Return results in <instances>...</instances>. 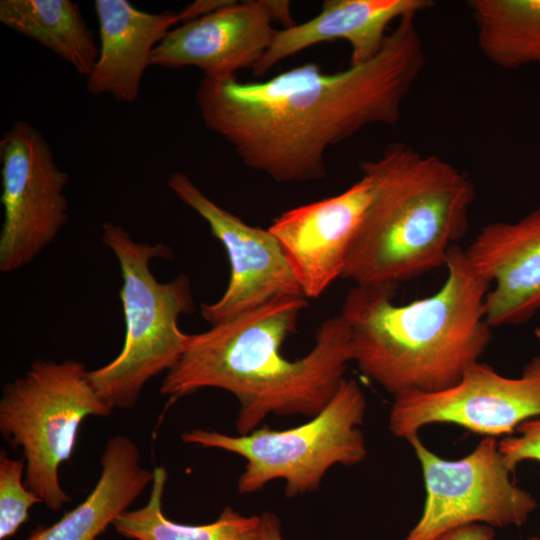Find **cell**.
Listing matches in <instances>:
<instances>
[{
  "mask_svg": "<svg viewBox=\"0 0 540 540\" xmlns=\"http://www.w3.org/2000/svg\"><path fill=\"white\" fill-rule=\"evenodd\" d=\"M416 16L399 19L375 57L343 71L306 63L260 82L203 77L200 117L247 167L277 182L324 178L330 146L370 124L399 121L426 61Z\"/></svg>",
  "mask_w": 540,
  "mask_h": 540,
  "instance_id": "1",
  "label": "cell"
},
{
  "mask_svg": "<svg viewBox=\"0 0 540 540\" xmlns=\"http://www.w3.org/2000/svg\"><path fill=\"white\" fill-rule=\"evenodd\" d=\"M307 306L305 296L275 298L190 334L185 351L166 372L161 395L172 402L204 388L232 393L240 406V435L257 429L268 415H317L345 379L354 353L350 328L340 314L321 323L305 356L284 357L282 345Z\"/></svg>",
  "mask_w": 540,
  "mask_h": 540,
  "instance_id": "2",
  "label": "cell"
},
{
  "mask_svg": "<svg viewBox=\"0 0 540 540\" xmlns=\"http://www.w3.org/2000/svg\"><path fill=\"white\" fill-rule=\"evenodd\" d=\"M447 277L434 294L396 305V285H354L341 315L354 362L385 391L438 392L455 385L491 341L484 301L491 282L455 244Z\"/></svg>",
  "mask_w": 540,
  "mask_h": 540,
  "instance_id": "3",
  "label": "cell"
},
{
  "mask_svg": "<svg viewBox=\"0 0 540 540\" xmlns=\"http://www.w3.org/2000/svg\"><path fill=\"white\" fill-rule=\"evenodd\" d=\"M370 202L342 273L354 285H396L445 266L468 228L470 178L436 155L399 142L360 163Z\"/></svg>",
  "mask_w": 540,
  "mask_h": 540,
  "instance_id": "4",
  "label": "cell"
},
{
  "mask_svg": "<svg viewBox=\"0 0 540 540\" xmlns=\"http://www.w3.org/2000/svg\"><path fill=\"white\" fill-rule=\"evenodd\" d=\"M102 242L121 269L125 339L120 353L88 371V378L112 409H131L145 384L171 369L187 347L190 334L181 331L178 319L194 310L191 283L185 274L165 283L152 274L153 259L172 258L166 245L136 242L111 222L103 224Z\"/></svg>",
  "mask_w": 540,
  "mask_h": 540,
  "instance_id": "5",
  "label": "cell"
},
{
  "mask_svg": "<svg viewBox=\"0 0 540 540\" xmlns=\"http://www.w3.org/2000/svg\"><path fill=\"white\" fill-rule=\"evenodd\" d=\"M112 408L101 399L82 362L38 359L8 382L0 399V432L25 460V485L52 511L70 502L59 479L69 461L81 422L107 417Z\"/></svg>",
  "mask_w": 540,
  "mask_h": 540,
  "instance_id": "6",
  "label": "cell"
},
{
  "mask_svg": "<svg viewBox=\"0 0 540 540\" xmlns=\"http://www.w3.org/2000/svg\"><path fill=\"white\" fill-rule=\"evenodd\" d=\"M366 408V397L358 383L344 379L329 403L299 426L260 428L237 436L192 429L183 432L181 440L243 457L246 465L237 482L240 493L257 492L281 479L286 496L294 497L318 489L330 467L352 466L365 459L366 443L360 426Z\"/></svg>",
  "mask_w": 540,
  "mask_h": 540,
  "instance_id": "7",
  "label": "cell"
},
{
  "mask_svg": "<svg viewBox=\"0 0 540 540\" xmlns=\"http://www.w3.org/2000/svg\"><path fill=\"white\" fill-rule=\"evenodd\" d=\"M407 442L420 463L426 498L418 522L403 540H434L472 523L521 526L537 508L534 496L511 479L495 437L486 436L456 460L432 452L419 435Z\"/></svg>",
  "mask_w": 540,
  "mask_h": 540,
  "instance_id": "8",
  "label": "cell"
},
{
  "mask_svg": "<svg viewBox=\"0 0 540 540\" xmlns=\"http://www.w3.org/2000/svg\"><path fill=\"white\" fill-rule=\"evenodd\" d=\"M0 164V271L9 273L33 262L68 222L69 175L43 134L24 120L3 132Z\"/></svg>",
  "mask_w": 540,
  "mask_h": 540,
  "instance_id": "9",
  "label": "cell"
},
{
  "mask_svg": "<svg viewBox=\"0 0 540 540\" xmlns=\"http://www.w3.org/2000/svg\"><path fill=\"white\" fill-rule=\"evenodd\" d=\"M536 418H540V355L516 378L478 361L445 390L394 396L388 425L392 434L406 441L435 423L496 437L509 436L521 423Z\"/></svg>",
  "mask_w": 540,
  "mask_h": 540,
  "instance_id": "10",
  "label": "cell"
},
{
  "mask_svg": "<svg viewBox=\"0 0 540 540\" xmlns=\"http://www.w3.org/2000/svg\"><path fill=\"white\" fill-rule=\"evenodd\" d=\"M172 192L198 213L223 244L230 263V279L222 297L201 305L211 326L225 322L280 297L304 296L277 238L253 227L208 198L183 172L168 179Z\"/></svg>",
  "mask_w": 540,
  "mask_h": 540,
  "instance_id": "11",
  "label": "cell"
},
{
  "mask_svg": "<svg viewBox=\"0 0 540 540\" xmlns=\"http://www.w3.org/2000/svg\"><path fill=\"white\" fill-rule=\"evenodd\" d=\"M371 193L362 175L342 193L283 212L269 226L306 298H318L342 277Z\"/></svg>",
  "mask_w": 540,
  "mask_h": 540,
  "instance_id": "12",
  "label": "cell"
},
{
  "mask_svg": "<svg viewBox=\"0 0 540 540\" xmlns=\"http://www.w3.org/2000/svg\"><path fill=\"white\" fill-rule=\"evenodd\" d=\"M265 0L234 1L168 32L151 56V66L199 68L205 78L234 77L253 68L271 46L277 30Z\"/></svg>",
  "mask_w": 540,
  "mask_h": 540,
  "instance_id": "13",
  "label": "cell"
},
{
  "mask_svg": "<svg viewBox=\"0 0 540 540\" xmlns=\"http://www.w3.org/2000/svg\"><path fill=\"white\" fill-rule=\"evenodd\" d=\"M465 252L491 282L484 301L491 327L522 324L540 310V207L484 226Z\"/></svg>",
  "mask_w": 540,
  "mask_h": 540,
  "instance_id": "14",
  "label": "cell"
},
{
  "mask_svg": "<svg viewBox=\"0 0 540 540\" xmlns=\"http://www.w3.org/2000/svg\"><path fill=\"white\" fill-rule=\"evenodd\" d=\"M94 9L100 43L86 89L94 96L109 94L132 104L154 49L181 22L180 11L147 12L127 0H96Z\"/></svg>",
  "mask_w": 540,
  "mask_h": 540,
  "instance_id": "15",
  "label": "cell"
},
{
  "mask_svg": "<svg viewBox=\"0 0 540 540\" xmlns=\"http://www.w3.org/2000/svg\"><path fill=\"white\" fill-rule=\"evenodd\" d=\"M433 5L432 0H326L316 17L277 30L271 46L252 68L253 74L262 76L289 56L337 39L349 42L350 65L365 63L381 50L391 22Z\"/></svg>",
  "mask_w": 540,
  "mask_h": 540,
  "instance_id": "16",
  "label": "cell"
},
{
  "mask_svg": "<svg viewBox=\"0 0 540 540\" xmlns=\"http://www.w3.org/2000/svg\"><path fill=\"white\" fill-rule=\"evenodd\" d=\"M100 465L86 499L54 524L36 528L26 540H96L153 482V470L142 466L137 445L124 435L107 440Z\"/></svg>",
  "mask_w": 540,
  "mask_h": 540,
  "instance_id": "17",
  "label": "cell"
},
{
  "mask_svg": "<svg viewBox=\"0 0 540 540\" xmlns=\"http://www.w3.org/2000/svg\"><path fill=\"white\" fill-rule=\"evenodd\" d=\"M0 22L46 47L86 78L98 59L99 45L79 5L71 0H1Z\"/></svg>",
  "mask_w": 540,
  "mask_h": 540,
  "instance_id": "18",
  "label": "cell"
},
{
  "mask_svg": "<svg viewBox=\"0 0 540 540\" xmlns=\"http://www.w3.org/2000/svg\"><path fill=\"white\" fill-rule=\"evenodd\" d=\"M477 43L502 69L540 65V0H471Z\"/></svg>",
  "mask_w": 540,
  "mask_h": 540,
  "instance_id": "19",
  "label": "cell"
},
{
  "mask_svg": "<svg viewBox=\"0 0 540 540\" xmlns=\"http://www.w3.org/2000/svg\"><path fill=\"white\" fill-rule=\"evenodd\" d=\"M153 472L148 502L139 509L123 512L112 524L122 536L134 540H260L261 515L244 516L231 507H226L208 524L186 525L171 521L162 511L166 468L157 466Z\"/></svg>",
  "mask_w": 540,
  "mask_h": 540,
  "instance_id": "20",
  "label": "cell"
},
{
  "mask_svg": "<svg viewBox=\"0 0 540 540\" xmlns=\"http://www.w3.org/2000/svg\"><path fill=\"white\" fill-rule=\"evenodd\" d=\"M25 460L0 452V540L13 536L29 520V510L42 503L23 480Z\"/></svg>",
  "mask_w": 540,
  "mask_h": 540,
  "instance_id": "21",
  "label": "cell"
},
{
  "mask_svg": "<svg viewBox=\"0 0 540 540\" xmlns=\"http://www.w3.org/2000/svg\"><path fill=\"white\" fill-rule=\"evenodd\" d=\"M516 432L498 443L503 461L512 473L526 460L540 462V418L521 423Z\"/></svg>",
  "mask_w": 540,
  "mask_h": 540,
  "instance_id": "22",
  "label": "cell"
},
{
  "mask_svg": "<svg viewBox=\"0 0 540 540\" xmlns=\"http://www.w3.org/2000/svg\"><path fill=\"white\" fill-rule=\"evenodd\" d=\"M434 540H495V531L489 525L472 523L448 530ZM526 540H540V537L533 536Z\"/></svg>",
  "mask_w": 540,
  "mask_h": 540,
  "instance_id": "23",
  "label": "cell"
},
{
  "mask_svg": "<svg viewBox=\"0 0 540 540\" xmlns=\"http://www.w3.org/2000/svg\"><path fill=\"white\" fill-rule=\"evenodd\" d=\"M232 2L233 0H196L180 10L181 22L186 23L206 16Z\"/></svg>",
  "mask_w": 540,
  "mask_h": 540,
  "instance_id": "24",
  "label": "cell"
},
{
  "mask_svg": "<svg viewBox=\"0 0 540 540\" xmlns=\"http://www.w3.org/2000/svg\"><path fill=\"white\" fill-rule=\"evenodd\" d=\"M269 13L274 20L279 21L285 28L294 26L289 1L265 0Z\"/></svg>",
  "mask_w": 540,
  "mask_h": 540,
  "instance_id": "25",
  "label": "cell"
},
{
  "mask_svg": "<svg viewBox=\"0 0 540 540\" xmlns=\"http://www.w3.org/2000/svg\"><path fill=\"white\" fill-rule=\"evenodd\" d=\"M260 540H283L279 520L270 512L261 515Z\"/></svg>",
  "mask_w": 540,
  "mask_h": 540,
  "instance_id": "26",
  "label": "cell"
},
{
  "mask_svg": "<svg viewBox=\"0 0 540 540\" xmlns=\"http://www.w3.org/2000/svg\"><path fill=\"white\" fill-rule=\"evenodd\" d=\"M534 333H535V336L537 337V339L540 341V327L536 328Z\"/></svg>",
  "mask_w": 540,
  "mask_h": 540,
  "instance_id": "27",
  "label": "cell"
}]
</instances>
